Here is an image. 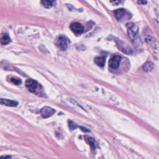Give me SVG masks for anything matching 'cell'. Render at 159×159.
Returning <instances> with one entry per match:
<instances>
[{"label": "cell", "instance_id": "6da1fadb", "mask_svg": "<svg viewBox=\"0 0 159 159\" xmlns=\"http://www.w3.org/2000/svg\"><path fill=\"white\" fill-rule=\"evenodd\" d=\"M26 86L30 92L39 96L44 97L45 96L42 86L34 80L28 79L26 81Z\"/></svg>", "mask_w": 159, "mask_h": 159}, {"label": "cell", "instance_id": "7a4b0ae2", "mask_svg": "<svg viewBox=\"0 0 159 159\" xmlns=\"http://www.w3.org/2000/svg\"><path fill=\"white\" fill-rule=\"evenodd\" d=\"M68 42V39L63 35L59 36L55 41L56 46L62 50H66L67 49Z\"/></svg>", "mask_w": 159, "mask_h": 159}, {"label": "cell", "instance_id": "3957f363", "mask_svg": "<svg viewBox=\"0 0 159 159\" xmlns=\"http://www.w3.org/2000/svg\"><path fill=\"white\" fill-rule=\"evenodd\" d=\"M127 33L129 37L131 39H135V36L138 33V27L134 23H129L127 24Z\"/></svg>", "mask_w": 159, "mask_h": 159}, {"label": "cell", "instance_id": "277c9868", "mask_svg": "<svg viewBox=\"0 0 159 159\" xmlns=\"http://www.w3.org/2000/svg\"><path fill=\"white\" fill-rule=\"evenodd\" d=\"M121 57L119 55H114L111 58L109 62V66L111 68L116 70L119 67Z\"/></svg>", "mask_w": 159, "mask_h": 159}, {"label": "cell", "instance_id": "5b68a950", "mask_svg": "<svg viewBox=\"0 0 159 159\" xmlns=\"http://www.w3.org/2000/svg\"><path fill=\"white\" fill-rule=\"evenodd\" d=\"M55 113V111L53 109V108L49 107V106H45L42 107L40 111V113L41 114V116L43 118H48L50 116H52Z\"/></svg>", "mask_w": 159, "mask_h": 159}, {"label": "cell", "instance_id": "8992f818", "mask_svg": "<svg viewBox=\"0 0 159 159\" xmlns=\"http://www.w3.org/2000/svg\"><path fill=\"white\" fill-rule=\"evenodd\" d=\"M70 29L72 32L75 34H80L84 32L83 26L78 23H72L70 25Z\"/></svg>", "mask_w": 159, "mask_h": 159}, {"label": "cell", "instance_id": "52a82bcc", "mask_svg": "<svg viewBox=\"0 0 159 159\" xmlns=\"http://www.w3.org/2000/svg\"><path fill=\"white\" fill-rule=\"evenodd\" d=\"M0 104L10 107H16L18 105V103L16 101L3 98H0Z\"/></svg>", "mask_w": 159, "mask_h": 159}, {"label": "cell", "instance_id": "ba28073f", "mask_svg": "<svg viewBox=\"0 0 159 159\" xmlns=\"http://www.w3.org/2000/svg\"><path fill=\"white\" fill-rule=\"evenodd\" d=\"M126 14V11L124 9H119L114 11V16L118 20H121Z\"/></svg>", "mask_w": 159, "mask_h": 159}, {"label": "cell", "instance_id": "9c48e42d", "mask_svg": "<svg viewBox=\"0 0 159 159\" xmlns=\"http://www.w3.org/2000/svg\"><path fill=\"white\" fill-rule=\"evenodd\" d=\"M105 57H97L95 59V63L100 67H103L105 64Z\"/></svg>", "mask_w": 159, "mask_h": 159}, {"label": "cell", "instance_id": "30bf717a", "mask_svg": "<svg viewBox=\"0 0 159 159\" xmlns=\"http://www.w3.org/2000/svg\"><path fill=\"white\" fill-rule=\"evenodd\" d=\"M154 68V64L151 62H147L143 66V70L146 72H150Z\"/></svg>", "mask_w": 159, "mask_h": 159}, {"label": "cell", "instance_id": "8fae6325", "mask_svg": "<svg viewBox=\"0 0 159 159\" xmlns=\"http://www.w3.org/2000/svg\"><path fill=\"white\" fill-rule=\"evenodd\" d=\"M10 41L11 39L9 37V35H8L7 34H4L1 37V39H0V42H1V44L3 45L8 44Z\"/></svg>", "mask_w": 159, "mask_h": 159}, {"label": "cell", "instance_id": "7c38bea8", "mask_svg": "<svg viewBox=\"0 0 159 159\" xmlns=\"http://www.w3.org/2000/svg\"><path fill=\"white\" fill-rule=\"evenodd\" d=\"M40 3L46 8H50L52 6L51 0H41Z\"/></svg>", "mask_w": 159, "mask_h": 159}, {"label": "cell", "instance_id": "4fadbf2b", "mask_svg": "<svg viewBox=\"0 0 159 159\" xmlns=\"http://www.w3.org/2000/svg\"><path fill=\"white\" fill-rule=\"evenodd\" d=\"M10 80L12 83H13L14 84H15L16 85H19L21 83V79L19 78H14V77H13L10 79Z\"/></svg>", "mask_w": 159, "mask_h": 159}, {"label": "cell", "instance_id": "5bb4252c", "mask_svg": "<svg viewBox=\"0 0 159 159\" xmlns=\"http://www.w3.org/2000/svg\"><path fill=\"white\" fill-rule=\"evenodd\" d=\"M88 142L90 144V145L91 146V147H95V141L93 138H92V137H89L88 139Z\"/></svg>", "mask_w": 159, "mask_h": 159}, {"label": "cell", "instance_id": "9a60e30c", "mask_svg": "<svg viewBox=\"0 0 159 159\" xmlns=\"http://www.w3.org/2000/svg\"><path fill=\"white\" fill-rule=\"evenodd\" d=\"M68 124H69L70 129H71V130H73V129H75V128H77L78 127L77 125L75 123V122H72V121H69Z\"/></svg>", "mask_w": 159, "mask_h": 159}, {"label": "cell", "instance_id": "2e32d148", "mask_svg": "<svg viewBox=\"0 0 159 159\" xmlns=\"http://www.w3.org/2000/svg\"><path fill=\"white\" fill-rule=\"evenodd\" d=\"M124 0H111V2L112 4L114 5H119L123 3Z\"/></svg>", "mask_w": 159, "mask_h": 159}, {"label": "cell", "instance_id": "e0dca14e", "mask_svg": "<svg viewBox=\"0 0 159 159\" xmlns=\"http://www.w3.org/2000/svg\"><path fill=\"white\" fill-rule=\"evenodd\" d=\"M137 3L144 4H146L147 3V1H146V0H139V1H137Z\"/></svg>", "mask_w": 159, "mask_h": 159}, {"label": "cell", "instance_id": "ac0fdd59", "mask_svg": "<svg viewBox=\"0 0 159 159\" xmlns=\"http://www.w3.org/2000/svg\"><path fill=\"white\" fill-rule=\"evenodd\" d=\"M0 159H11V157L8 155V156H2L0 157Z\"/></svg>", "mask_w": 159, "mask_h": 159}, {"label": "cell", "instance_id": "d6986e66", "mask_svg": "<svg viewBox=\"0 0 159 159\" xmlns=\"http://www.w3.org/2000/svg\"><path fill=\"white\" fill-rule=\"evenodd\" d=\"M80 129L82 130V131L83 132H90V130H88V129H86L85 127H80Z\"/></svg>", "mask_w": 159, "mask_h": 159}, {"label": "cell", "instance_id": "ffe728a7", "mask_svg": "<svg viewBox=\"0 0 159 159\" xmlns=\"http://www.w3.org/2000/svg\"><path fill=\"white\" fill-rule=\"evenodd\" d=\"M52 1H55V0H51Z\"/></svg>", "mask_w": 159, "mask_h": 159}]
</instances>
